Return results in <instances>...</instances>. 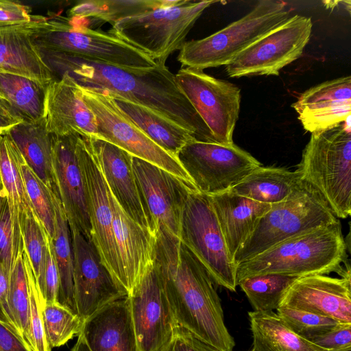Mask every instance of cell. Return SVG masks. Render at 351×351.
I'll return each mask as SVG.
<instances>
[{
    "mask_svg": "<svg viewBox=\"0 0 351 351\" xmlns=\"http://www.w3.org/2000/svg\"><path fill=\"white\" fill-rule=\"evenodd\" d=\"M180 240L200 261L214 282L236 291V265L208 195L197 191L189 193L182 213Z\"/></svg>",
    "mask_w": 351,
    "mask_h": 351,
    "instance_id": "9c48e42d",
    "label": "cell"
},
{
    "mask_svg": "<svg viewBox=\"0 0 351 351\" xmlns=\"http://www.w3.org/2000/svg\"><path fill=\"white\" fill-rule=\"evenodd\" d=\"M335 351H351V348L343 349V350H335Z\"/></svg>",
    "mask_w": 351,
    "mask_h": 351,
    "instance_id": "f5cc1de1",
    "label": "cell"
},
{
    "mask_svg": "<svg viewBox=\"0 0 351 351\" xmlns=\"http://www.w3.org/2000/svg\"><path fill=\"white\" fill-rule=\"evenodd\" d=\"M50 29V19L34 15L31 21L0 27V72L49 84L56 79L34 38Z\"/></svg>",
    "mask_w": 351,
    "mask_h": 351,
    "instance_id": "d6986e66",
    "label": "cell"
},
{
    "mask_svg": "<svg viewBox=\"0 0 351 351\" xmlns=\"http://www.w3.org/2000/svg\"><path fill=\"white\" fill-rule=\"evenodd\" d=\"M80 89L84 101L96 119V136L117 145L132 156L165 169L194 186L177 158L156 145L128 118L108 93L80 86Z\"/></svg>",
    "mask_w": 351,
    "mask_h": 351,
    "instance_id": "30bf717a",
    "label": "cell"
},
{
    "mask_svg": "<svg viewBox=\"0 0 351 351\" xmlns=\"http://www.w3.org/2000/svg\"><path fill=\"white\" fill-rule=\"evenodd\" d=\"M80 334L90 351H138L129 297L99 309L83 322Z\"/></svg>",
    "mask_w": 351,
    "mask_h": 351,
    "instance_id": "d4e9b609",
    "label": "cell"
},
{
    "mask_svg": "<svg viewBox=\"0 0 351 351\" xmlns=\"http://www.w3.org/2000/svg\"><path fill=\"white\" fill-rule=\"evenodd\" d=\"M8 317L16 332L25 341L29 315V287L25 252L15 261L7 296Z\"/></svg>",
    "mask_w": 351,
    "mask_h": 351,
    "instance_id": "d590c367",
    "label": "cell"
},
{
    "mask_svg": "<svg viewBox=\"0 0 351 351\" xmlns=\"http://www.w3.org/2000/svg\"><path fill=\"white\" fill-rule=\"evenodd\" d=\"M311 342L328 351L351 348V323H339Z\"/></svg>",
    "mask_w": 351,
    "mask_h": 351,
    "instance_id": "b9f144b4",
    "label": "cell"
},
{
    "mask_svg": "<svg viewBox=\"0 0 351 351\" xmlns=\"http://www.w3.org/2000/svg\"><path fill=\"white\" fill-rule=\"evenodd\" d=\"M86 20L57 17L50 29L34 38L40 49L80 57L119 66L141 69L157 64L146 53L117 37L110 30L90 28Z\"/></svg>",
    "mask_w": 351,
    "mask_h": 351,
    "instance_id": "ba28073f",
    "label": "cell"
},
{
    "mask_svg": "<svg viewBox=\"0 0 351 351\" xmlns=\"http://www.w3.org/2000/svg\"><path fill=\"white\" fill-rule=\"evenodd\" d=\"M10 275L11 273L0 262V322L16 332L8 317L7 304Z\"/></svg>",
    "mask_w": 351,
    "mask_h": 351,
    "instance_id": "c3c4849f",
    "label": "cell"
},
{
    "mask_svg": "<svg viewBox=\"0 0 351 351\" xmlns=\"http://www.w3.org/2000/svg\"><path fill=\"white\" fill-rule=\"evenodd\" d=\"M55 230L50 239L60 279L58 302L77 315L74 297L73 250L69 225L60 199L53 194Z\"/></svg>",
    "mask_w": 351,
    "mask_h": 351,
    "instance_id": "d6a6232c",
    "label": "cell"
},
{
    "mask_svg": "<svg viewBox=\"0 0 351 351\" xmlns=\"http://www.w3.org/2000/svg\"><path fill=\"white\" fill-rule=\"evenodd\" d=\"M176 158L197 191L208 195L231 189L261 166L234 143L223 145L196 140L186 143Z\"/></svg>",
    "mask_w": 351,
    "mask_h": 351,
    "instance_id": "8fae6325",
    "label": "cell"
},
{
    "mask_svg": "<svg viewBox=\"0 0 351 351\" xmlns=\"http://www.w3.org/2000/svg\"><path fill=\"white\" fill-rule=\"evenodd\" d=\"M298 167L302 180L320 193L337 218L350 215V119L311 134Z\"/></svg>",
    "mask_w": 351,
    "mask_h": 351,
    "instance_id": "277c9868",
    "label": "cell"
},
{
    "mask_svg": "<svg viewBox=\"0 0 351 351\" xmlns=\"http://www.w3.org/2000/svg\"><path fill=\"white\" fill-rule=\"evenodd\" d=\"M208 196L233 261L237 252L253 232L261 217L271 209V204L254 201L230 190Z\"/></svg>",
    "mask_w": 351,
    "mask_h": 351,
    "instance_id": "484cf974",
    "label": "cell"
},
{
    "mask_svg": "<svg viewBox=\"0 0 351 351\" xmlns=\"http://www.w3.org/2000/svg\"><path fill=\"white\" fill-rule=\"evenodd\" d=\"M12 226L8 202L0 214V262L11 273L15 263Z\"/></svg>",
    "mask_w": 351,
    "mask_h": 351,
    "instance_id": "7bdbcfd3",
    "label": "cell"
},
{
    "mask_svg": "<svg viewBox=\"0 0 351 351\" xmlns=\"http://www.w3.org/2000/svg\"><path fill=\"white\" fill-rule=\"evenodd\" d=\"M31 12L30 8L19 2L0 0V27L29 22L34 16Z\"/></svg>",
    "mask_w": 351,
    "mask_h": 351,
    "instance_id": "f6af8a7d",
    "label": "cell"
},
{
    "mask_svg": "<svg viewBox=\"0 0 351 351\" xmlns=\"http://www.w3.org/2000/svg\"><path fill=\"white\" fill-rule=\"evenodd\" d=\"M59 285V273L53 254L51 240L50 238H49L46 257V268L44 278V288L42 295L43 305L45 303L58 302Z\"/></svg>",
    "mask_w": 351,
    "mask_h": 351,
    "instance_id": "ee69618b",
    "label": "cell"
},
{
    "mask_svg": "<svg viewBox=\"0 0 351 351\" xmlns=\"http://www.w3.org/2000/svg\"><path fill=\"white\" fill-rule=\"evenodd\" d=\"M112 205L121 284L129 295L154 263L156 236L133 220L112 195Z\"/></svg>",
    "mask_w": 351,
    "mask_h": 351,
    "instance_id": "603a6c76",
    "label": "cell"
},
{
    "mask_svg": "<svg viewBox=\"0 0 351 351\" xmlns=\"http://www.w3.org/2000/svg\"><path fill=\"white\" fill-rule=\"evenodd\" d=\"M23 122L10 104L0 95V136L5 134L14 126Z\"/></svg>",
    "mask_w": 351,
    "mask_h": 351,
    "instance_id": "681fc988",
    "label": "cell"
},
{
    "mask_svg": "<svg viewBox=\"0 0 351 351\" xmlns=\"http://www.w3.org/2000/svg\"><path fill=\"white\" fill-rule=\"evenodd\" d=\"M23 156L11 138L0 136V180L7 199L12 226L15 261L24 252L21 227L36 215L28 197L21 170Z\"/></svg>",
    "mask_w": 351,
    "mask_h": 351,
    "instance_id": "4316f807",
    "label": "cell"
},
{
    "mask_svg": "<svg viewBox=\"0 0 351 351\" xmlns=\"http://www.w3.org/2000/svg\"><path fill=\"white\" fill-rule=\"evenodd\" d=\"M276 314L293 332L309 341L342 323L329 317L286 306H279Z\"/></svg>",
    "mask_w": 351,
    "mask_h": 351,
    "instance_id": "ab89813d",
    "label": "cell"
},
{
    "mask_svg": "<svg viewBox=\"0 0 351 351\" xmlns=\"http://www.w3.org/2000/svg\"><path fill=\"white\" fill-rule=\"evenodd\" d=\"M108 94L128 118L152 141L175 158L186 143L195 140L189 131L156 112L119 95Z\"/></svg>",
    "mask_w": 351,
    "mask_h": 351,
    "instance_id": "83f0119b",
    "label": "cell"
},
{
    "mask_svg": "<svg viewBox=\"0 0 351 351\" xmlns=\"http://www.w3.org/2000/svg\"><path fill=\"white\" fill-rule=\"evenodd\" d=\"M132 165L141 202L152 233L180 239V221L186 199L194 186L165 169L132 156Z\"/></svg>",
    "mask_w": 351,
    "mask_h": 351,
    "instance_id": "5bb4252c",
    "label": "cell"
},
{
    "mask_svg": "<svg viewBox=\"0 0 351 351\" xmlns=\"http://www.w3.org/2000/svg\"><path fill=\"white\" fill-rule=\"evenodd\" d=\"M25 256L29 287V324L25 341L32 351H51L44 327L42 315L43 300L37 289L33 271L25 252Z\"/></svg>",
    "mask_w": 351,
    "mask_h": 351,
    "instance_id": "60d3db41",
    "label": "cell"
},
{
    "mask_svg": "<svg viewBox=\"0 0 351 351\" xmlns=\"http://www.w3.org/2000/svg\"><path fill=\"white\" fill-rule=\"evenodd\" d=\"M215 1L169 0L160 8L117 21L112 34L148 55L157 64L180 50L189 31Z\"/></svg>",
    "mask_w": 351,
    "mask_h": 351,
    "instance_id": "52a82bcc",
    "label": "cell"
},
{
    "mask_svg": "<svg viewBox=\"0 0 351 351\" xmlns=\"http://www.w3.org/2000/svg\"><path fill=\"white\" fill-rule=\"evenodd\" d=\"M21 170L27 193L34 213L49 238L52 239L55 230L53 193L29 167L24 158L21 162Z\"/></svg>",
    "mask_w": 351,
    "mask_h": 351,
    "instance_id": "f35d334b",
    "label": "cell"
},
{
    "mask_svg": "<svg viewBox=\"0 0 351 351\" xmlns=\"http://www.w3.org/2000/svg\"><path fill=\"white\" fill-rule=\"evenodd\" d=\"M298 277L267 274L247 277L237 283L245 293L254 311L269 312L276 310L289 287Z\"/></svg>",
    "mask_w": 351,
    "mask_h": 351,
    "instance_id": "e575fe53",
    "label": "cell"
},
{
    "mask_svg": "<svg viewBox=\"0 0 351 351\" xmlns=\"http://www.w3.org/2000/svg\"><path fill=\"white\" fill-rule=\"evenodd\" d=\"M282 1L262 0L247 14L221 30L199 40L186 41L178 60L182 67L203 71L226 66L256 40L289 18Z\"/></svg>",
    "mask_w": 351,
    "mask_h": 351,
    "instance_id": "8992f818",
    "label": "cell"
},
{
    "mask_svg": "<svg viewBox=\"0 0 351 351\" xmlns=\"http://www.w3.org/2000/svg\"><path fill=\"white\" fill-rule=\"evenodd\" d=\"M0 351L32 350L16 332L0 322Z\"/></svg>",
    "mask_w": 351,
    "mask_h": 351,
    "instance_id": "7dc6e473",
    "label": "cell"
},
{
    "mask_svg": "<svg viewBox=\"0 0 351 351\" xmlns=\"http://www.w3.org/2000/svg\"><path fill=\"white\" fill-rule=\"evenodd\" d=\"M169 0H84L78 1L68 12L69 18L91 19L112 25L125 18L138 15L162 7Z\"/></svg>",
    "mask_w": 351,
    "mask_h": 351,
    "instance_id": "836d02e7",
    "label": "cell"
},
{
    "mask_svg": "<svg viewBox=\"0 0 351 351\" xmlns=\"http://www.w3.org/2000/svg\"><path fill=\"white\" fill-rule=\"evenodd\" d=\"M21 233L24 251L29 258L36 287L43 300L49 237L36 215L25 219Z\"/></svg>",
    "mask_w": 351,
    "mask_h": 351,
    "instance_id": "74e56055",
    "label": "cell"
},
{
    "mask_svg": "<svg viewBox=\"0 0 351 351\" xmlns=\"http://www.w3.org/2000/svg\"><path fill=\"white\" fill-rule=\"evenodd\" d=\"M59 69L80 86L144 106L189 131L196 141L217 143L165 64L132 69L53 53Z\"/></svg>",
    "mask_w": 351,
    "mask_h": 351,
    "instance_id": "7a4b0ae2",
    "label": "cell"
},
{
    "mask_svg": "<svg viewBox=\"0 0 351 351\" xmlns=\"http://www.w3.org/2000/svg\"><path fill=\"white\" fill-rule=\"evenodd\" d=\"M128 297L138 351H160L178 325L154 263Z\"/></svg>",
    "mask_w": 351,
    "mask_h": 351,
    "instance_id": "2e32d148",
    "label": "cell"
},
{
    "mask_svg": "<svg viewBox=\"0 0 351 351\" xmlns=\"http://www.w3.org/2000/svg\"><path fill=\"white\" fill-rule=\"evenodd\" d=\"M160 351H215L186 330L177 326L170 341Z\"/></svg>",
    "mask_w": 351,
    "mask_h": 351,
    "instance_id": "bcb514c9",
    "label": "cell"
},
{
    "mask_svg": "<svg viewBox=\"0 0 351 351\" xmlns=\"http://www.w3.org/2000/svg\"><path fill=\"white\" fill-rule=\"evenodd\" d=\"M251 351H328L293 332L276 313L249 311Z\"/></svg>",
    "mask_w": 351,
    "mask_h": 351,
    "instance_id": "f546056e",
    "label": "cell"
},
{
    "mask_svg": "<svg viewBox=\"0 0 351 351\" xmlns=\"http://www.w3.org/2000/svg\"><path fill=\"white\" fill-rule=\"evenodd\" d=\"M71 233L75 302L84 322L107 304L128 294L102 263L93 243L78 232Z\"/></svg>",
    "mask_w": 351,
    "mask_h": 351,
    "instance_id": "e0dca14e",
    "label": "cell"
},
{
    "mask_svg": "<svg viewBox=\"0 0 351 351\" xmlns=\"http://www.w3.org/2000/svg\"><path fill=\"white\" fill-rule=\"evenodd\" d=\"M300 180L298 169L260 166L230 190L258 202L274 204L286 199Z\"/></svg>",
    "mask_w": 351,
    "mask_h": 351,
    "instance_id": "4dcf8cb0",
    "label": "cell"
},
{
    "mask_svg": "<svg viewBox=\"0 0 351 351\" xmlns=\"http://www.w3.org/2000/svg\"><path fill=\"white\" fill-rule=\"evenodd\" d=\"M78 137L76 134H51L53 169L71 232H78L91 241L87 193L77 152Z\"/></svg>",
    "mask_w": 351,
    "mask_h": 351,
    "instance_id": "ac0fdd59",
    "label": "cell"
},
{
    "mask_svg": "<svg viewBox=\"0 0 351 351\" xmlns=\"http://www.w3.org/2000/svg\"><path fill=\"white\" fill-rule=\"evenodd\" d=\"M280 306L297 308L351 323L350 274L341 278L316 274L298 278Z\"/></svg>",
    "mask_w": 351,
    "mask_h": 351,
    "instance_id": "ffe728a7",
    "label": "cell"
},
{
    "mask_svg": "<svg viewBox=\"0 0 351 351\" xmlns=\"http://www.w3.org/2000/svg\"><path fill=\"white\" fill-rule=\"evenodd\" d=\"M154 265L178 326L215 351H232L213 280L180 239L156 234Z\"/></svg>",
    "mask_w": 351,
    "mask_h": 351,
    "instance_id": "6da1fadb",
    "label": "cell"
},
{
    "mask_svg": "<svg viewBox=\"0 0 351 351\" xmlns=\"http://www.w3.org/2000/svg\"><path fill=\"white\" fill-rule=\"evenodd\" d=\"M70 351H90L88 348L84 337L81 334L77 336V340Z\"/></svg>",
    "mask_w": 351,
    "mask_h": 351,
    "instance_id": "f907efd6",
    "label": "cell"
},
{
    "mask_svg": "<svg viewBox=\"0 0 351 351\" xmlns=\"http://www.w3.org/2000/svg\"><path fill=\"white\" fill-rule=\"evenodd\" d=\"M45 119L52 135L89 136L97 132L96 119L82 97L80 86L66 73L47 87Z\"/></svg>",
    "mask_w": 351,
    "mask_h": 351,
    "instance_id": "cb8c5ba5",
    "label": "cell"
},
{
    "mask_svg": "<svg viewBox=\"0 0 351 351\" xmlns=\"http://www.w3.org/2000/svg\"><path fill=\"white\" fill-rule=\"evenodd\" d=\"M77 152L87 193L91 241L102 263L121 285L119 256L112 231V195L85 136L79 135Z\"/></svg>",
    "mask_w": 351,
    "mask_h": 351,
    "instance_id": "9a60e30c",
    "label": "cell"
},
{
    "mask_svg": "<svg viewBox=\"0 0 351 351\" xmlns=\"http://www.w3.org/2000/svg\"><path fill=\"white\" fill-rule=\"evenodd\" d=\"M85 137L113 197L133 220L152 233L132 169V156L96 136Z\"/></svg>",
    "mask_w": 351,
    "mask_h": 351,
    "instance_id": "7402d4cb",
    "label": "cell"
},
{
    "mask_svg": "<svg viewBox=\"0 0 351 351\" xmlns=\"http://www.w3.org/2000/svg\"><path fill=\"white\" fill-rule=\"evenodd\" d=\"M179 88L209 129L217 143L230 145L238 120L241 89L203 71L181 67L175 74Z\"/></svg>",
    "mask_w": 351,
    "mask_h": 351,
    "instance_id": "7c38bea8",
    "label": "cell"
},
{
    "mask_svg": "<svg viewBox=\"0 0 351 351\" xmlns=\"http://www.w3.org/2000/svg\"><path fill=\"white\" fill-rule=\"evenodd\" d=\"M338 221L320 193L301 178L286 199L271 204L233 262L237 265L286 240Z\"/></svg>",
    "mask_w": 351,
    "mask_h": 351,
    "instance_id": "5b68a950",
    "label": "cell"
},
{
    "mask_svg": "<svg viewBox=\"0 0 351 351\" xmlns=\"http://www.w3.org/2000/svg\"><path fill=\"white\" fill-rule=\"evenodd\" d=\"M42 315L47 339L51 349L64 345L81 332L82 320L58 302L45 303L42 307Z\"/></svg>",
    "mask_w": 351,
    "mask_h": 351,
    "instance_id": "8d00e7d4",
    "label": "cell"
},
{
    "mask_svg": "<svg viewBox=\"0 0 351 351\" xmlns=\"http://www.w3.org/2000/svg\"><path fill=\"white\" fill-rule=\"evenodd\" d=\"M5 134L36 176L59 197L53 169L51 134L46 128L45 119L37 123L22 122Z\"/></svg>",
    "mask_w": 351,
    "mask_h": 351,
    "instance_id": "f1b7e54d",
    "label": "cell"
},
{
    "mask_svg": "<svg viewBox=\"0 0 351 351\" xmlns=\"http://www.w3.org/2000/svg\"><path fill=\"white\" fill-rule=\"evenodd\" d=\"M7 202H8L3 191V185L0 180V214Z\"/></svg>",
    "mask_w": 351,
    "mask_h": 351,
    "instance_id": "816d5d0a",
    "label": "cell"
},
{
    "mask_svg": "<svg viewBox=\"0 0 351 351\" xmlns=\"http://www.w3.org/2000/svg\"><path fill=\"white\" fill-rule=\"evenodd\" d=\"M47 86L24 76L0 72V95L23 122L37 123L45 119Z\"/></svg>",
    "mask_w": 351,
    "mask_h": 351,
    "instance_id": "1f68e13d",
    "label": "cell"
},
{
    "mask_svg": "<svg viewBox=\"0 0 351 351\" xmlns=\"http://www.w3.org/2000/svg\"><path fill=\"white\" fill-rule=\"evenodd\" d=\"M292 107L304 129L318 133L350 119L351 77L328 80L300 95Z\"/></svg>",
    "mask_w": 351,
    "mask_h": 351,
    "instance_id": "44dd1931",
    "label": "cell"
},
{
    "mask_svg": "<svg viewBox=\"0 0 351 351\" xmlns=\"http://www.w3.org/2000/svg\"><path fill=\"white\" fill-rule=\"evenodd\" d=\"M346 256V243L339 220L286 240L258 256L236 265L237 283L243 278L279 274L295 277L346 274L341 264Z\"/></svg>",
    "mask_w": 351,
    "mask_h": 351,
    "instance_id": "3957f363",
    "label": "cell"
},
{
    "mask_svg": "<svg viewBox=\"0 0 351 351\" xmlns=\"http://www.w3.org/2000/svg\"><path fill=\"white\" fill-rule=\"evenodd\" d=\"M311 17L295 15L256 40L225 66L230 77L278 75L280 71L298 59L312 32Z\"/></svg>",
    "mask_w": 351,
    "mask_h": 351,
    "instance_id": "4fadbf2b",
    "label": "cell"
}]
</instances>
